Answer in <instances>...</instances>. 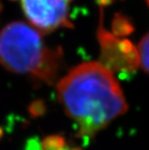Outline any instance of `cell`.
<instances>
[{
	"label": "cell",
	"mask_w": 149,
	"mask_h": 150,
	"mask_svg": "<svg viewBox=\"0 0 149 150\" xmlns=\"http://www.w3.org/2000/svg\"><path fill=\"white\" fill-rule=\"evenodd\" d=\"M58 101L74 120L78 134L93 138L128 110L113 73L101 62L91 61L72 69L57 84Z\"/></svg>",
	"instance_id": "6da1fadb"
},
{
	"label": "cell",
	"mask_w": 149,
	"mask_h": 150,
	"mask_svg": "<svg viewBox=\"0 0 149 150\" xmlns=\"http://www.w3.org/2000/svg\"><path fill=\"white\" fill-rule=\"evenodd\" d=\"M61 61L62 52L47 47L39 31L24 22L9 23L0 32V64L8 71L52 83Z\"/></svg>",
	"instance_id": "7a4b0ae2"
},
{
	"label": "cell",
	"mask_w": 149,
	"mask_h": 150,
	"mask_svg": "<svg viewBox=\"0 0 149 150\" xmlns=\"http://www.w3.org/2000/svg\"><path fill=\"white\" fill-rule=\"evenodd\" d=\"M73 0H20L21 8L31 26L40 33L60 27H72L69 10Z\"/></svg>",
	"instance_id": "3957f363"
},
{
	"label": "cell",
	"mask_w": 149,
	"mask_h": 150,
	"mask_svg": "<svg viewBox=\"0 0 149 150\" xmlns=\"http://www.w3.org/2000/svg\"><path fill=\"white\" fill-rule=\"evenodd\" d=\"M102 64L112 72H134L139 65L138 50L128 40H120L100 31Z\"/></svg>",
	"instance_id": "277c9868"
},
{
	"label": "cell",
	"mask_w": 149,
	"mask_h": 150,
	"mask_svg": "<svg viewBox=\"0 0 149 150\" xmlns=\"http://www.w3.org/2000/svg\"><path fill=\"white\" fill-rule=\"evenodd\" d=\"M139 65L149 74V32L142 38L138 47Z\"/></svg>",
	"instance_id": "5b68a950"
},
{
	"label": "cell",
	"mask_w": 149,
	"mask_h": 150,
	"mask_svg": "<svg viewBox=\"0 0 149 150\" xmlns=\"http://www.w3.org/2000/svg\"><path fill=\"white\" fill-rule=\"evenodd\" d=\"M64 147V140L59 137H50L44 140L43 150H62Z\"/></svg>",
	"instance_id": "8992f818"
},
{
	"label": "cell",
	"mask_w": 149,
	"mask_h": 150,
	"mask_svg": "<svg viewBox=\"0 0 149 150\" xmlns=\"http://www.w3.org/2000/svg\"><path fill=\"white\" fill-rule=\"evenodd\" d=\"M97 1L101 6H107V5L112 4V2L116 1V0H97Z\"/></svg>",
	"instance_id": "52a82bcc"
},
{
	"label": "cell",
	"mask_w": 149,
	"mask_h": 150,
	"mask_svg": "<svg viewBox=\"0 0 149 150\" xmlns=\"http://www.w3.org/2000/svg\"><path fill=\"white\" fill-rule=\"evenodd\" d=\"M146 2L148 3V5H149V0H146Z\"/></svg>",
	"instance_id": "ba28073f"
},
{
	"label": "cell",
	"mask_w": 149,
	"mask_h": 150,
	"mask_svg": "<svg viewBox=\"0 0 149 150\" xmlns=\"http://www.w3.org/2000/svg\"><path fill=\"white\" fill-rule=\"evenodd\" d=\"M0 133H1V132H0Z\"/></svg>",
	"instance_id": "9c48e42d"
}]
</instances>
